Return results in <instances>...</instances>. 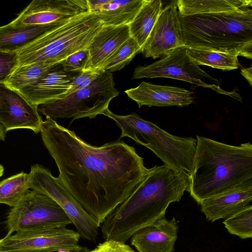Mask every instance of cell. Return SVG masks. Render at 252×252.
Returning <instances> with one entry per match:
<instances>
[{"label":"cell","mask_w":252,"mask_h":252,"mask_svg":"<svg viewBox=\"0 0 252 252\" xmlns=\"http://www.w3.org/2000/svg\"><path fill=\"white\" fill-rule=\"evenodd\" d=\"M40 133L58 168L59 182L99 226L149 170L123 140L93 146L47 117Z\"/></svg>","instance_id":"cell-1"},{"label":"cell","mask_w":252,"mask_h":252,"mask_svg":"<svg viewBox=\"0 0 252 252\" xmlns=\"http://www.w3.org/2000/svg\"><path fill=\"white\" fill-rule=\"evenodd\" d=\"M189 176L165 164L149 168L128 197L104 219L103 238L125 243L137 231L164 218L169 205L188 191Z\"/></svg>","instance_id":"cell-2"},{"label":"cell","mask_w":252,"mask_h":252,"mask_svg":"<svg viewBox=\"0 0 252 252\" xmlns=\"http://www.w3.org/2000/svg\"><path fill=\"white\" fill-rule=\"evenodd\" d=\"M188 192L203 200L252 184V145L233 146L196 136Z\"/></svg>","instance_id":"cell-3"},{"label":"cell","mask_w":252,"mask_h":252,"mask_svg":"<svg viewBox=\"0 0 252 252\" xmlns=\"http://www.w3.org/2000/svg\"><path fill=\"white\" fill-rule=\"evenodd\" d=\"M184 45L252 58V9L179 15Z\"/></svg>","instance_id":"cell-4"},{"label":"cell","mask_w":252,"mask_h":252,"mask_svg":"<svg viewBox=\"0 0 252 252\" xmlns=\"http://www.w3.org/2000/svg\"><path fill=\"white\" fill-rule=\"evenodd\" d=\"M103 25L93 13L76 16L42 34L17 52L18 65L54 63L87 48Z\"/></svg>","instance_id":"cell-5"},{"label":"cell","mask_w":252,"mask_h":252,"mask_svg":"<svg viewBox=\"0 0 252 252\" xmlns=\"http://www.w3.org/2000/svg\"><path fill=\"white\" fill-rule=\"evenodd\" d=\"M102 114L115 122L122 131L121 138H131L151 150L164 164L189 176L196 152V139L171 134L134 113L119 115L107 108Z\"/></svg>","instance_id":"cell-6"},{"label":"cell","mask_w":252,"mask_h":252,"mask_svg":"<svg viewBox=\"0 0 252 252\" xmlns=\"http://www.w3.org/2000/svg\"><path fill=\"white\" fill-rule=\"evenodd\" d=\"M115 86L112 72L104 71L88 86L62 99L38 105V112L52 119L95 118L108 108L111 100L119 95Z\"/></svg>","instance_id":"cell-7"},{"label":"cell","mask_w":252,"mask_h":252,"mask_svg":"<svg viewBox=\"0 0 252 252\" xmlns=\"http://www.w3.org/2000/svg\"><path fill=\"white\" fill-rule=\"evenodd\" d=\"M7 235L14 232L66 227L72 224L61 206L52 198L34 190H29L9 212L5 222Z\"/></svg>","instance_id":"cell-8"},{"label":"cell","mask_w":252,"mask_h":252,"mask_svg":"<svg viewBox=\"0 0 252 252\" xmlns=\"http://www.w3.org/2000/svg\"><path fill=\"white\" fill-rule=\"evenodd\" d=\"M159 77L186 81L196 86L211 89L239 101L242 100L240 95L235 91L227 92L221 89L218 80L193 63L187 55L185 46L175 49L166 57L148 65L137 66L131 79Z\"/></svg>","instance_id":"cell-9"},{"label":"cell","mask_w":252,"mask_h":252,"mask_svg":"<svg viewBox=\"0 0 252 252\" xmlns=\"http://www.w3.org/2000/svg\"><path fill=\"white\" fill-rule=\"evenodd\" d=\"M29 174L30 189L54 199L70 219L80 237L95 242L100 226L62 185L58 178L54 177L49 170L39 164L32 166Z\"/></svg>","instance_id":"cell-10"},{"label":"cell","mask_w":252,"mask_h":252,"mask_svg":"<svg viewBox=\"0 0 252 252\" xmlns=\"http://www.w3.org/2000/svg\"><path fill=\"white\" fill-rule=\"evenodd\" d=\"M80 238L66 227L19 231L0 239V252H50L77 246Z\"/></svg>","instance_id":"cell-11"},{"label":"cell","mask_w":252,"mask_h":252,"mask_svg":"<svg viewBox=\"0 0 252 252\" xmlns=\"http://www.w3.org/2000/svg\"><path fill=\"white\" fill-rule=\"evenodd\" d=\"M88 12L87 0H34L10 23L15 27L47 25Z\"/></svg>","instance_id":"cell-12"},{"label":"cell","mask_w":252,"mask_h":252,"mask_svg":"<svg viewBox=\"0 0 252 252\" xmlns=\"http://www.w3.org/2000/svg\"><path fill=\"white\" fill-rule=\"evenodd\" d=\"M176 1L162 10L141 50L146 58H163L175 49L184 46Z\"/></svg>","instance_id":"cell-13"},{"label":"cell","mask_w":252,"mask_h":252,"mask_svg":"<svg viewBox=\"0 0 252 252\" xmlns=\"http://www.w3.org/2000/svg\"><path fill=\"white\" fill-rule=\"evenodd\" d=\"M42 121L37 106L31 104L17 91L0 84V125L5 133L19 128L38 133Z\"/></svg>","instance_id":"cell-14"},{"label":"cell","mask_w":252,"mask_h":252,"mask_svg":"<svg viewBox=\"0 0 252 252\" xmlns=\"http://www.w3.org/2000/svg\"><path fill=\"white\" fill-rule=\"evenodd\" d=\"M62 62L51 67L33 84L17 92L29 103L37 106L63 98L72 80L80 72L65 71Z\"/></svg>","instance_id":"cell-15"},{"label":"cell","mask_w":252,"mask_h":252,"mask_svg":"<svg viewBox=\"0 0 252 252\" xmlns=\"http://www.w3.org/2000/svg\"><path fill=\"white\" fill-rule=\"evenodd\" d=\"M178 225L174 218H164L139 229L130 238L138 252H173L178 238Z\"/></svg>","instance_id":"cell-16"},{"label":"cell","mask_w":252,"mask_h":252,"mask_svg":"<svg viewBox=\"0 0 252 252\" xmlns=\"http://www.w3.org/2000/svg\"><path fill=\"white\" fill-rule=\"evenodd\" d=\"M139 108L143 105L149 107L177 106L183 107L193 101V92L177 87L154 85L142 82L136 88L125 91Z\"/></svg>","instance_id":"cell-17"},{"label":"cell","mask_w":252,"mask_h":252,"mask_svg":"<svg viewBox=\"0 0 252 252\" xmlns=\"http://www.w3.org/2000/svg\"><path fill=\"white\" fill-rule=\"evenodd\" d=\"M130 37L128 25L103 26L88 47L90 57L84 69H102L110 58Z\"/></svg>","instance_id":"cell-18"},{"label":"cell","mask_w":252,"mask_h":252,"mask_svg":"<svg viewBox=\"0 0 252 252\" xmlns=\"http://www.w3.org/2000/svg\"><path fill=\"white\" fill-rule=\"evenodd\" d=\"M252 184L244 186L203 200L201 211L208 220L225 219L251 204Z\"/></svg>","instance_id":"cell-19"},{"label":"cell","mask_w":252,"mask_h":252,"mask_svg":"<svg viewBox=\"0 0 252 252\" xmlns=\"http://www.w3.org/2000/svg\"><path fill=\"white\" fill-rule=\"evenodd\" d=\"M90 13L96 16L103 26L129 25L145 0H87Z\"/></svg>","instance_id":"cell-20"},{"label":"cell","mask_w":252,"mask_h":252,"mask_svg":"<svg viewBox=\"0 0 252 252\" xmlns=\"http://www.w3.org/2000/svg\"><path fill=\"white\" fill-rule=\"evenodd\" d=\"M64 21L47 25L23 27L13 26L10 23L1 26L0 51L17 53L42 34Z\"/></svg>","instance_id":"cell-21"},{"label":"cell","mask_w":252,"mask_h":252,"mask_svg":"<svg viewBox=\"0 0 252 252\" xmlns=\"http://www.w3.org/2000/svg\"><path fill=\"white\" fill-rule=\"evenodd\" d=\"M176 5L179 15L189 16L199 14L226 12L252 8L251 0H178Z\"/></svg>","instance_id":"cell-22"},{"label":"cell","mask_w":252,"mask_h":252,"mask_svg":"<svg viewBox=\"0 0 252 252\" xmlns=\"http://www.w3.org/2000/svg\"><path fill=\"white\" fill-rule=\"evenodd\" d=\"M161 0H145L128 25L130 35L142 48L162 10Z\"/></svg>","instance_id":"cell-23"},{"label":"cell","mask_w":252,"mask_h":252,"mask_svg":"<svg viewBox=\"0 0 252 252\" xmlns=\"http://www.w3.org/2000/svg\"><path fill=\"white\" fill-rule=\"evenodd\" d=\"M187 54L198 66L205 65L223 70L237 69L239 66L238 56L226 53L187 47Z\"/></svg>","instance_id":"cell-24"},{"label":"cell","mask_w":252,"mask_h":252,"mask_svg":"<svg viewBox=\"0 0 252 252\" xmlns=\"http://www.w3.org/2000/svg\"><path fill=\"white\" fill-rule=\"evenodd\" d=\"M60 62L34 63L17 66L4 84L8 88L18 91L33 84L51 67Z\"/></svg>","instance_id":"cell-25"},{"label":"cell","mask_w":252,"mask_h":252,"mask_svg":"<svg viewBox=\"0 0 252 252\" xmlns=\"http://www.w3.org/2000/svg\"><path fill=\"white\" fill-rule=\"evenodd\" d=\"M30 175L21 172L0 182V204L16 206L30 189Z\"/></svg>","instance_id":"cell-26"},{"label":"cell","mask_w":252,"mask_h":252,"mask_svg":"<svg viewBox=\"0 0 252 252\" xmlns=\"http://www.w3.org/2000/svg\"><path fill=\"white\" fill-rule=\"evenodd\" d=\"M222 223L227 231L242 239L252 237V205H248L224 219Z\"/></svg>","instance_id":"cell-27"},{"label":"cell","mask_w":252,"mask_h":252,"mask_svg":"<svg viewBox=\"0 0 252 252\" xmlns=\"http://www.w3.org/2000/svg\"><path fill=\"white\" fill-rule=\"evenodd\" d=\"M141 50L137 42L130 37L110 58L102 69L111 72L122 69L129 63L136 55L140 53Z\"/></svg>","instance_id":"cell-28"},{"label":"cell","mask_w":252,"mask_h":252,"mask_svg":"<svg viewBox=\"0 0 252 252\" xmlns=\"http://www.w3.org/2000/svg\"><path fill=\"white\" fill-rule=\"evenodd\" d=\"M89 57V51L87 48L68 56L63 61L62 65L66 71L81 72L85 68Z\"/></svg>","instance_id":"cell-29"},{"label":"cell","mask_w":252,"mask_h":252,"mask_svg":"<svg viewBox=\"0 0 252 252\" xmlns=\"http://www.w3.org/2000/svg\"><path fill=\"white\" fill-rule=\"evenodd\" d=\"M105 70L100 69H84L72 80L66 95L90 85Z\"/></svg>","instance_id":"cell-30"},{"label":"cell","mask_w":252,"mask_h":252,"mask_svg":"<svg viewBox=\"0 0 252 252\" xmlns=\"http://www.w3.org/2000/svg\"><path fill=\"white\" fill-rule=\"evenodd\" d=\"M18 65L17 53L0 51V84H4Z\"/></svg>","instance_id":"cell-31"},{"label":"cell","mask_w":252,"mask_h":252,"mask_svg":"<svg viewBox=\"0 0 252 252\" xmlns=\"http://www.w3.org/2000/svg\"><path fill=\"white\" fill-rule=\"evenodd\" d=\"M89 252H135L129 245L120 241L108 240L99 244Z\"/></svg>","instance_id":"cell-32"},{"label":"cell","mask_w":252,"mask_h":252,"mask_svg":"<svg viewBox=\"0 0 252 252\" xmlns=\"http://www.w3.org/2000/svg\"><path fill=\"white\" fill-rule=\"evenodd\" d=\"M90 250L86 247L79 245L71 247H66L50 252H89Z\"/></svg>","instance_id":"cell-33"},{"label":"cell","mask_w":252,"mask_h":252,"mask_svg":"<svg viewBox=\"0 0 252 252\" xmlns=\"http://www.w3.org/2000/svg\"><path fill=\"white\" fill-rule=\"evenodd\" d=\"M252 66L243 68L241 69V74L248 81L251 86H252Z\"/></svg>","instance_id":"cell-34"},{"label":"cell","mask_w":252,"mask_h":252,"mask_svg":"<svg viewBox=\"0 0 252 252\" xmlns=\"http://www.w3.org/2000/svg\"><path fill=\"white\" fill-rule=\"evenodd\" d=\"M5 134L6 133L4 132L1 126L0 125V140L4 141Z\"/></svg>","instance_id":"cell-35"},{"label":"cell","mask_w":252,"mask_h":252,"mask_svg":"<svg viewBox=\"0 0 252 252\" xmlns=\"http://www.w3.org/2000/svg\"><path fill=\"white\" fill-rule=\"evenodd\" d=\"M3 172L4 167L1 164H0V177L2 176Z\"/></svg>","instance_id":"cell-36"}]
</instances>
